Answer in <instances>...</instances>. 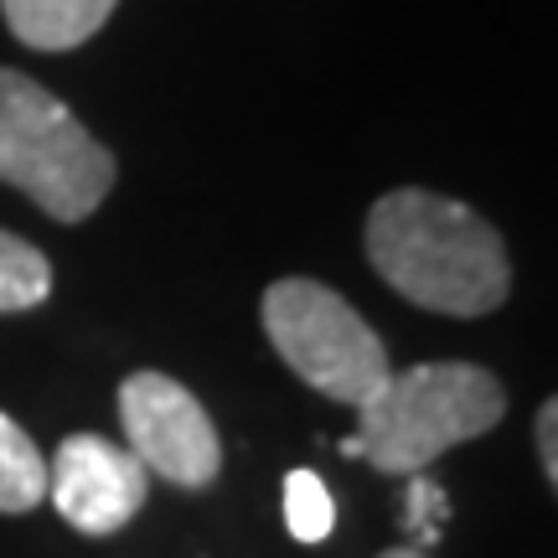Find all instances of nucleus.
<instances>
[{"mask_svg":"<svg viewBox=\"0 0 558 558\" xmlns=\"http://www.w3.org/2000/svg\"><path fill=\"white\" fill-rule=\"evenodd\" d=\"M120 424L130 439V456L166 476L171 486L197 492L218 476L222 465V439L213 418L177 378L166 373H130L120 383Z\"/></svg>","mask_w":558,"mask_h":558,"instance_id":"5","label":"nucleus"},{"mask_svg":"<svg viewBox=\"0 0 558 558\" xmlns=\"http://www.w3.org/2000/svg\"><path fill=\"white\" fill-rule=\"evenodd\" d=\"M264 331L275 352L290 362V373L305 378L316 393L337 403L373 399L383 378L393 373L378 331L316 279H275L264 290Z\"/></svg>","mask_w":558,"mask_h":558,"instance_id":"4","label":"nucleus"},{"mask_svg":"<svg viewBox=\"0 0 558 558\" xmlns=\"http://www.w3.org/2000/svg\"><path fill=\"white\" fill-rule=\"evenodd\" d=\"M0 181L47 218L83 222L114 186V156L37 78L0 68Z\"/></svg>","mask_w":558,"mask_h":558,"instance_id":"3","label":"nucleus"},{"mask_svg":"<svg viewBox=\"0 0 558 558\" xmlns=\"http://www.w3.org/2000/svg\"><path fill=\"white\" fill-rule=\"evenodd\" d=\"M47 295H52V264H47V254L0 228V316L32 311Z\"/></svg>","mask_w":558,"mask_h":558,"instance_id":"9","label":"nucleus"},{"mask_svg":"<svg viewBox=\"0 0 558 558\" xmlns=\"http://www.w3.org/2000/svg\"><path fill=\"white\" fill-rule=\"evenodd\" d=\"M47 497L68 527L109 538L145 507V465L104 435H68L47 465Z\"/></svg>","mask_w":558,"mask_h":558,"instance_id":"6","label":"nucleus"},{"mask_svg":"<svg viewBox=\"0 0 558 558\" xmlns=\"http://www.w3.org/2000/svg\"><path fill=\"white\" fill-rule=\"evenodd\" d=\"M445 512H450L445 492H439V486L424 476V471H414V476H409V507H403V527H409L418 543H439V522H445Z\"/></svg>","mask_w":558,"mask_h":558,"instance_id":"11","label":"nucleus"},{"mask_svg":"<svg viewBox=\"0 0 558 558\" xmlns=\"http://www.w3.org/2000/svg\"><path fill=\"white\" fill-rule=\"evenodd\" d=\"M383 558H424V554H418V548H388Z\"/></svg>","mask_w":558,"mask_h":558,"instance_id":"13","label":"nucleus"},{"mask_svg":"<svg viewBox=\"0 0 558 558\" xmlns=\"http://www.w3.org/2000/svg\"><path fill=\"white\" fill-rule=\"evenodd\" d=\"M47 501V456L11 414H0V512H32Z\"/></svg>","mask_w":558,"mask_h":558,"instance_id":"8","label":"nucleus"},{"mask_svg":"<svg viewBox=\"0 0 558 558\" xmlns=\"http://www.w3.org/2000/svg\"><path fill=\"white\" fill-rule=\"evenodd\" d=\"M284 522L300 543H320L331 538L337 527V501L326 492V481L316 471H290L284 476Z\"/></svg>","mask_w":558,"mask_h":558,"instance_id":"10","label":"nucleus"},{"mask_svg":"<svg viewBox=\"0 0 558 558\" xmlns=\"http://www.w3.org/2000/svg\"><path fill=\"white\" fill-rule=\"evenodd\" d=\"M120 0H0V16L11 37L37 52H68L99 32L114 16Z\"/></svg>","mask_w":558,"mask_h":558,"instance_id":"7","label":"nucleus"},{"mask_svg":"<svg viewBox=\"0 0 558 558\" xmlns=\"http://www.w3.org/2000/svg\"><path fill=\"white\" fill-rule=\"evenodd\" d=\"M507 414L501 383L476 362H418L388 373L373 399L357 403V435L341 439V456L373 460L383 476H414L445 450L497 429Z\"/></svg>","mask_w":558,"mask_h":558,"instance_id":"2","label":"nucleus"},{"mask_svg":"<svg viewBox=\"0 0 558 558\" xmlns=\"http://www.w3.org/2000/svg\"><path fill=\"white\" fill-rule=\"evenodd\" d=\"M538 456H543V471H548V481H554V492H558V393L538 409Z\"/></svg>","mask_w":558,"mask_h":558,"instance_id":"12","label":"nucleus"},{"mask_svg":"<svg viewBox=\"0 0 558 558\" xmlns=\"http://www.w3.org/2000/svg\"><path fill=\"white\" fill-rule=\"evenodd\" d=\"M367 259L403 300L439 316H486L512 290L507 243L465 202L399 186L367 213Z\"/></svg>","mask_w":558,"mask_h":558,"instance_id":"1","label":"nucleus"}]
</instances>
